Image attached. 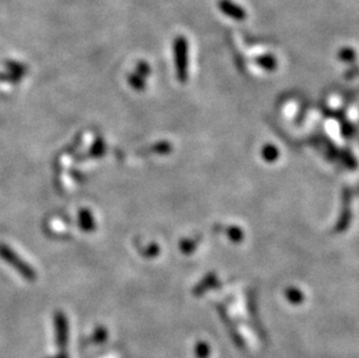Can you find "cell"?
<instances>
[{"mask_svg":"<svg viewBox=\"0 0 359 358\" xmlns=\"http://www.w3.org/2000/svg\"><path fill=\"white\" fill-rule=\"evenodd\" d=\"M50 358H69V353L66 351V350H62V351L57 353L56 356H52Z\"/></svg>","mask_w":359,"mask_h":358,"instance_id":"9","label":"cell"},{"mask_svg":"<svg viewBox=\"0 0 359 358\" xmlns=\"http://www.w3.org/2000/svg\"><path fill=\"white\" fill-rule=\"evenodd\" d=\"M259 63L266 68H272L274 65V60L271 56H263L259 59Z\"/></svg>","mask_w":359,"mask_h":358,"instance_id":"7","label":"cell"},{"mask_svg":"<svg viewBox=\"0 0 359 358\" xmlns=\"http://www.w3.org/2000/svg\"><path fill=\"white\" fill-rule=\"evenodd\" d=\"M107 330L105 329V327H97V329L94 330L92 334V342L95 344H100L104 343V342L107 340Z\"/></svg>","mask_w":359,"mask_h":358,"instance_id":"6","label":"cell"},{"mask_svg":"<svg viewBox=\"0 0 359 358\" xmlns=\"http://www.w3.org/2000/svg\"><path fill=\"white\" fill-rule=\"evenodd\" d=\"M341 57H342L343 60H345V61L353 60V57H354L353 50H352V49H349V48L343 49L342 52H341Z\"/></svg>","mask_w":359,"mask_h":358,"instance_id":"8","label":"cell"},{"mask_svg":"<svg viewBox=\"0 0 359 358\" xmlns=\"http://www.w3.org/2000/svg\"><path fill=\"white\" fill-rule=\"evenodd\" d=\"M55 325L56 344L61 350H66L69 342V322L67 315L63 312H56L53 317Z\"/></svg>","mask_w":359,"mask_h":358,"instance_id":"2","label":"cell"},{"mask_svg":"<svg viewBox=\"0 0 359 358\" xmlns=\"http://www.w3.org/2000/svg\"><path fill=\"white\" fill-rule=\"evenodd\" d=\"M79 225L85 232H92L95 228L93 215L89 210H82L79 212Z\"/></svg>","mask_w":359,"mask_h":358,"instance_id":"5","label":"cell"},{"mask_svg":"<svg viewBox=\"0 0 359 358\" xmlns=\"http://www.w3.org/2000/svg\"><path fill=\"white\" fill-rule=\"evenodd\" d=\"M175 63L179 77L186 76L187 67V41L184 36H178L173 42Z\"/></svg>","mask_w":359,"mask_h":358,"instance_id":"3","label":"cell"},{"mask_svg":"<svg viewBox=\"0 0 359 358\" xmlns=\"http://www.w3.org/2000/svg\"><path fill=\"white\" fill-rule=\"evenodd\" d=\"M0 259L6 262L15 271H18L19 275L24 277L25 279L34 280L36 278V272L34 271V269L27 264L12 248L5 243H0Z\"/></svg>","mask_w":359,"mask_h":358,"instance_id":"1","label":"cell"},{"mask_svg":"<svg viewBox=\"0 0 359 358\" xmlns=\"http://www.w3.org/2000/svg\"><path fill=\"white\" fill-rule=\"evenodd\" d=\"M219 9L223 14L228 15L235 20H244L247 18V13L242 7L236 5L231 2V0H220L219 2Z\"/></svg>","mask_w":359,"mask_h":358,"instance_id":"4","label":"cell"}]
</instances>
